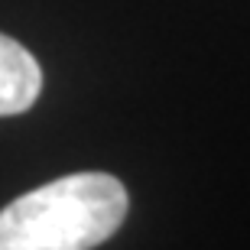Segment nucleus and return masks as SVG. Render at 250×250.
<instances>
[{
	"instance_id": "obj_1",
	"label": "nucleus",
	"mask_w": 250,
	"mask_h": 250,
	"mask_svg": "<svg viewBox=\"0 0 250 250\" xmlns=\"http://www.w3.org/2000/svg\"><path fill=\"white\" fill-rule=\"evenodd\" d=\"M127 188L107 172H72L0 211V250H94L127 218Z\"/></svg>"
},
{
	"instance_id": "obj_2",
	"label": "nucleus",
	"mask_w": 250,
	"mask_h": 250,
	"mask_svg": "<svg viewBox=\"0 0 250 250\" xmlns=\"http://www.w3.org/2000/svg\"><path fill=\"white\" fill-rule=\"evenodd\" d=\"M39 91H42L39 62L17 39L0 33V117L29 111L36 104Z\"/></svg>"
}]
</instances>
